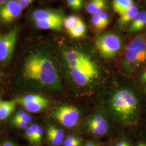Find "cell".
Returning <instances> with one entry per match:
<instances>
[{
	"label": "cell",
	"instance_id": "1",
	"mask_svg": "<svg viewBox=\"0 0 146 146\" xmlns=\"http://www.w3.org/2000/svg\"><path fill=\"white\" fill-rule=\"evenodd\" d=\"M24 78L47 88L58 90L61 80L52 61L42 52L33 53L26 58L23 69Z\"/></svg>",
	"mask_w": 146,
	"mask_h": 146
},
{
	"label": "cell",
	"instance_id": "2",
	"mask_svg": "<svg viewBox=\"0 0 146 146\" xmlns=\"http://www.w3.org/2000/svg\"><path fill=\"white\" fill-rule=\"evenodd\" d=\"M111 104L115 113L125 121L135 119L139 111L138 100L135 94L128 89L117 91L111 98Z\"/></svg>",
	"mask_w": 146,
	"mask_h": 146
},
{
	"label": "cell",
	"instance_id": "3",
	"mask_svg": "<svg viewBox=\"0 0 146 146\" xmlns=\"http://www.w3.org/2000/svg\"><path fill=\"white\" fill-rule=\"evenodd\" d=\"M146 62V38L142 36L134 38L125 49L123 63L127 69L134 71Z\"/></svg>",
	"mask_w": 146,
	"mask_h": 146
},
{
	"label": "cell",
	"instance_id": "4",
	"mask_svg": "<svg viewBox=\"0 0 146 146\" xmlns=\"http://www.w3.org/2000/svg\"><path fill=\"white\" fill-rule=\"evenodd\" d=\"M122 46L121 37L114 33H105L96 40V46L100 54L107 58H114L120 52Z\"/></svg>",
	"mask_w": 146,
	"mask_h": 146
},
{
	"label": "cell",
	"instance_id": "5",
	"mask_svg": "<svg viewBox=\"0 0 146 146\" xmlns=\"http://www.w3.org/2000/svg\"><path fill=\"white\" fill-rule=\"evenodd\" d=\"M70 75L76 84L80 86H85L98 77L99 70L95 63L92 61L80 68L70 69Z\"/></svg>",
	"mask_w": 146,
	"mask_h": 146
},
{
	"label": "cell",
	"instance_id": "6",
	"mask_svg": "<svg viewBox=\"0 0 146 146\" xmlns=\"http://www.w3.org/2000/svg\"><path fill=\"white\" fill-rule=\"evenodd\" d=\"M16 27L3 35L0 41V62H8L11 58L19 34Z\"/></svg>",
	"mask_w": 146,
	"mask_h": 146
},
{
	"label": "cell",
	"instance_id": "7",
	"mask_svg": "<svg viewBox=\"0 0 146 146\" xmlns=\"http://www.w3.org/2000/svg\"><path fill=\"white\" fill-rule=\"evenodd\" d=\"M54 115L62 125L72 128L77 125L80 113L78 109L73 106L63 105L58 108L54 113Z\"/></svg>",
	"mask_w": 146,
	"mask_h": 146
},
{
	"label": "cell",
	"instance_id": "8",
	"mask_svg": "<svg viewBox=\"0 0 146 146\" xmlns=\"http://www.w3.org/2000/svg\"><path fill=\"white\" fill-rule=\"evenodd\" d=\"M23 8L16 0H9L0 9V20L3 23H9L21 15Z\"/></svg>",
	"mask_w": 146,
	"mask_h": 146
},
{
	"label": "cell",
	"instance_id": "9",
	"mask_svg": "<svg viewBox=\"0 0 146 146\" xmlns=\"http://www.w3.org/2000/svg\"><path fill=\"white\" fill-rule=\"evenodd\" d=\"M89 129L93 134L101 135L108 130V125L101 115H96L88 122Z\"/></svg>",
	"mask_w": 146,
	"mask_h": 146
},
{
	"label": "cell",
	"instance_id": "10",
	"mask_svg": "<svg viewBox=\"0 0 146 146\" xmlns=\"http://www.w3.org/2000/svg\"><path fill=\"white\" fill-rule=\"evenodd\" d=\"M32 17L35 21L63 19L62 14L60 11L52 10L34 11L33 13Z\"/></svg>",
	"mask_w": 146,
	"mask_h": 146
},
{
	"label": "cell",
	"instance_id": "11",
	"mask_svg": "<svg viewBox=\"0 0 146 146\" xmlns=\"http://www.w3.org/2000/svg\"><path fill=\"white\" fill-rule=\"evenodd\" d=\"M63 21L64 19L36 21L35 24L37 27L40 29L61 31L63 26Z\"/></svg>",
	"mask_w": 146,
	"mask_h": 146
},
{
	"label": "cell",
	"instance_id": "12",
	"mask_svg": "<svg viewBox=\"0 0 146 146\" xmlns=\"http://www.w3.org/2000/svg\"><path fill=\"white\" fill-rule=\"evenodd\" d=\"M146 25V11H139L131 22L128 31L134 33L141 30Z\"/></svg>",
	"mask_w": 146,
	"mask_h": 146
},
{
	"label": "cell",
	"instance_id": "13",
	"mask_svg": "<svg viewBox=\"0 0 146 146\" xmlns=\"http://www.w3.org/2000/svg\"><path fill=\"white\" fill-rule=\"evenodd\" d=\"M108 8L106 0H90L86 9L89 14L95 15L104 11Z\"/></svg>",
	"mask_w": 146,
	"mask_h": 146
},
{
	"label": "cell",
	"instance_id": "14",
	"mask_svg": "<svg viewBox=\"0 0 146 146\" xmlns=\"http://www.w3.org/2000/svg\"><path fill=\"white\" fill-rule=\"evenodd\" d=\"M48 100L44 98L43 99L31 102H27L21 104L27 110L31 113H37L41 111L48 105Z\"/></svg>",
	"mask_w": 146,
	"mask_h": 146
},
{
	"label": "cell",
	"instance_id": "15",
	"mask_svg": "<svg viewBox=\"0 0 146 146\" xmlns=\"http://www.w3.org/2000/svg\"><path fill=\"white\" fill-rule=\"evenodd\" d=\"M139 12L138 8L135 5H133L129 7L127 11H125L123 14L120 15L119 24L121 28H123L125 25L131 22L135 17V16Z\"/></svg>",
	"mask_w": 146,
	"mask_h": 146
},
{
	"label": "cell",
	"instance_id": "16",
	"mask_svg": "<svg viewBox=\"0 0 146 146\" xmlns=\"http://www.w3.org/2000/svg\"><path fill=\"white\" fill-rule=\"evenodd\" d=\"M16 100L2 102L0 106V120L8 117L15 108Z\"/></svg>",
	"mask_w": 146,
	"mask_h": 146
},
{
	"label": "cell",
	"instance_id": "17",
	"mask_svg": "<svg viewBox=\"0 0 146 146\" xmlns=\"http://www.w3.org/2000/svg\"><path fill=\"white\" fill-rule=\"evenodd\" d=\"M133 5V0H113V2L114 10L120 15Z\"/></svg>",
	"mask_w": 146,
	"mask_h": 146
},
{
	"label": "cell",
	"instance_id": "18",
	"mask_svg": "<svg viewBox=\"0 0 146 146\" xmlns=\"http://www.w3.org/2000/svg\"><path fill=\"white\" fill-rule=\"evenodd\" d=\"M86 26L82 21L68 31L70 36L74 38H78L83 36L86 31Z\"/></svg>",
	"mask_w": 146,
	"mask_h": 146
},
{
	"label": "cell",
	"instance_id": "19",
	"mask_svg": "<svg viewBox=\"0 0 146 146\" xmlns=\"http://www.w3.org/2000/svg\"><path fill=\"white\" fill-rule=\"evenodd\" d=\"M63 56L67 62L69 61L76 60L84 59L89 57L83 52H79L76 50H70L68 51H64L63 52Z\"/></svg>",
	"mask_w": 146,
	"mask_h": 146
},
{
	"label": "cell",
	"instance_id": "20",
	"mask_svg": "<svg viewBox=\"0 0 146 146\" xmlns=\"http://www.w3.org/2000/svg\"><path fill=\"white\" fill-rule=\"evenodd\" d=\"M81 21V19L77 16H70L64 19L63 26L68 31Z\"/></svg>",
	"mask_w": 146,
	"mask_h": 146
},
{
	"label": "cell",
	"instance_id": "21",
	"mask_svg": "<svg viewBox=\"0 0 146 146\" xmlns=\"http://www.w3.org/2000/svg\"><path fill=\"white\" fill-rule=\"evenodd\" d=\"M43 98H44V97H43L41 95H39L30 94V95H28L27 96H25L22 98L16 100L17 102H18L19 104H24V103L31 102H33V101H35L37 100H40Z\"/></svg>",
	"mask_w": 146,
	"mask_h": 146
},
{
	"label": "cell",
	"instance_id": "22",
	"mask_svg": "<svg viewBox=\"0 0 146 146\" xmlns=\"http://www.w3.org/2000/svg\"><path fill=\"white\" fill-rule=\"evenodd\" d=\"M38 126L36 123H33L31 125L27 128L26 131V135L27 139L31 143H34V139Z\"/></svg>",
	"mask_w": 146,
	"mask_h": 146
},
{
	"label": "cell",
	"instance_id": "23",
	"mask_svg": "<svg viewBox=\"0 0 146 146\" xmlns=\"http://www.w3.org/2000/svg\"><path fill=\"white\" fill-rule=\"evenodd\" d=\"M91 20L95 28L97 30H102L106 28L98 14L93 15Z\"/></svg>",
	"mask_w": 146,
	"mask_h": 146
},
{
	"label": "cell",
	"instance_id": "24",
	"mask_svg": "<svg viewBox=\"0 0 146 146\" xmlns=\"http://www.w3.org/2000/svg\"><path fill=\"white\" fill-rule=\"evenodd\" d=\"M47 135L48 139L53 145L58 146L63 144V139L58 137V136L55 135L52 133L47 131Z\"/></svg>",
	"mask_w": 146,
	"mask_h": 146
},
{
	"label": "cell",
	"instance_id": "25",
	"mask_svg": "<svg viewBox=\"0 0 146 146\" xmlns=\"http://www.w3.org/2000/svg\"><path fill=\"white\" fill-rule=\"evenodd\" d=\"M68 5L74 11L81 9L83 5V0H67Z\"/></svg>",
	"mask_w": 146,
	"mask_h": 146
},
{
	"label": "cell",
	"instance_id": "26",
	"mask_svg": "<svg viewBox=\"0 0 146 146\" xmlns=\"http://www.w3.org/2000/svg\"><path fill=\"white\" fill-rule=\"evenodd\" d=\"M50 133H52L53 134H54L55 135L58 136V137L59 138H61L62 139H63L64 137V133L63 132V131L61 129H59L58 128L55 127H54V126H50L48 129V131Z\"/></svg>",
	"mask_w": 146,
	"mask_h": 146
},
{
	"label": "cell",
	"instance_id": "27",
	"mask_svg": "<svg viewBox=\"0 0 146 146\" xmlns=\"http://www.w3.org/2000/svg\"><path fill=\"white\" fill-rule=\"evenodd\" d=\"M43 134V129L42 128V127L38 125L35 135L34 143L39 144L41 143V142L42 141Z\"/></svg>",
	"mask_w": 146,
	"mask_h": 146
},
{
	"label": "cell",
	"instance_id": "28",
	"mask_svg": "<svg viewBox=\"0 0 146 146\" xmlns=\"http://www.w3.org/2000/svg\"><path fill=\"white\" fill-rule=\"evenodd\" d=\"M98 14L99 15L100 17L101 18V20L102 21L104 26L106 27V28L110 23V18H109V16L108 15V14L105 11H102Z\"/></svg>",
	"mask_w": 146,
	"mask_h": 146
},
{
	"label": "cell",
	"instance_id": "29",
	"mask_svg": "<svg viewBox=\"0 0 146 146\" xmlns=\"http://www.w3.org/2000/svg\"><path fill=\"white\" fill-rule=\"evenodd\" d=\"M11 122L13 125L19 128L25 129L28 126L27 123L20 120H11Z\"/></svg>",
	"mask_w": 146,
	"mask_h": 146
},
{
	"label": "cell",
	"instance_id": "30",
	"mask_svg": "<svg viewBox=\"0 0 146 146\" xmlns=\"http://www.w3.org/2000/svg\"><path fill=\"white\" fill-rule=\"evenodd\" d=\"M21 7L24 9L29 5L34 0H16Z\"/></svg>",
	"mask_w": 146,
	"mask_h": 146
},
{
	"label": "cell",
	"instance_id": "31",
	"mask_svg": "<svg viewBox=\"0 0 146 146\" xmlns=\"http://www.w3.org/2000/svg\"><path fill=\"white\" fill-rule=\"evenodd\" d=\"M17 120H20L22 121H23L24 122L26 123L28 125L31 122L32 120V116L31 115L28 114H25V115H23L22 117H21L20 119H17Z\"/></svg>",
	"mask_w": 146,
	"mask_h": 146
},
{
	"label": "cell",
	"instance_id": "32",
	"mask_svg": "<svg viewBox=\"0 0 146 146\" xmlns=\"http://www.w3.org/2000/svg\"><path fill=\"white\" fill-rule=\"evenodd\" d=\"M25 114H26V112L23 110H19L16 113L15 115L14 116V117H13L12 120H15L19 119L21 118V117H22L23 115H25Z\"/></svg>",
	"mask_w": 146,
	"mask_h": 146
},
{
	"label": "cell",
	"instance_id": "33",
	"mask_svg": "<svg viewBox=\"0 0 146 146\" xmlns=\"http://www.w3.org/2000/svg\"><path fill=\"white\" fill-rule=\"evenodd\" d=\"M2 146H17L15 143L10 141H6L3 143Z\"/></svg>",
	"mask_w": 146,
	"mask_h": 146
},
{
	"label": "cell",
	"instance_id": "34",
	"mask_svg": "<svg viewBox=\"0 0 146 146\" xmlns=\"http://www.w3.org/2000/svg\"><path fill=\"white\" fill-rule=\"evenodd\" d=\"M115 146H130V145L127 141H122L119 142Z\"/></svg>",
	"mask_w": 146,
	"mask_h": 146
},
{
	"label": "cell",
	"instance_id": "35",
	"mask_svg": "<svg viewBox=\"0 0 146 146\" xmlns=\"http://www.w3.org/2000/svg\"><path fill=\"white\" fill-rule=\"evenodd\" d=\"M141 80L142 82H143L144 83H146V70L142 74Z\"/></svg>",
	"mask_w": 146,
	"mask_h": 146
},
{
	"label": "cell",
	"instance_id": "36",
	"mask_svg": "<svg viewBox=\"0 0 146 146\" xmlns=\"http://www.w3.org/2000/svg\"><path fill=\"white\" fill-rule=\"evenodd\" d=\"M9 0H0V9L7 3Z\"/></svg>",
	"mask_w": 146,
	"mask_h": 146
},
{
	"label": "cell",
	"instance_id": "37",
	"mask_svg": "<svg viewBox=\"0 0 146 146\" xmlns=\"http://www.w3.org/2000/svg\"><path fill=\"white\" fill-rule=\"evenodd\" d=\"M80 144H81V142H80V141H79V142H75V143H73L72 145L69 146H80Z\"/></svg>",
	"mask_w": 146,
	"mask_h": 146
},
{
	"label": "cell",
	"instance_id": "38",
	"mask_svg": "<svg viewBox=\"0 0 146 146\" xmlns=\"http://www.w3.org/2000/svg\"><path fill=\"white\" fill-rule=\"evenodd\" d=\"M137 146H146V143L145 142H140L137 145Z\"/></svg>",
	"mask_w": 146,
	"mask_h": 146
},
{
	"label": "cell",
	"instance_id": "39",
	"mask_svg": "<svg viewBox=\"0 0 146 146\" xmlns=\"http://www.w3.org/2000/svg\"><path fill=\"white\" fill-rule=\"evenodd\" d=\"M85 146H97L96 145H95L94 143H88L87 145H86Z\"/></svg>",
	"mask_w": 146,
	"mask_h": 146
},
{
	"label": "cell",
	"instance_id": "40",
	"mask_svg": "<svg viewBox=\"0 0 146 146\" xmlns=\"http://www.w3.org/2000/svg\"><path fill=\"white\" fill-rule=\"evenodd\" d=\"M2 36H3V35H1V34H0V41H1V40L2 39Z\"/></svg>",
	"mask_w": 146,
	"mask_h": 146
},
{
	"label": "cell",
	"instance_id": "41",
	"mask_svg": "<svg viewBox=\"0 0 146 146\" xmlns=\"http://www.w3.org/2000/svg\"><path fill=\"white\" fill-rule=\"evenodd\" d=\"M2 101H1V99H0V106H1V104H2Z\"/></svg>",
	"mask_w": 146,
	"mask_h": 146
},
{
	"label": "cell",
	"instance_id": "42",
	"mask_svg": "<svg viewBox=\"0 0 146 146\" xmlns=\"http://www.w3.org/2000/svg\"><path fill=\"white\" fill-rule=\"evenodd\" d=\"M145 93L146 94V87L145 88Z\"/></svg>",
	"mask_w": 146,
	"mask_h": 146
},
{
	"label": "cell",
	"instance_id": "43",
	"mask_svg": "<svg viewBox=\"0 0 146 146\" xmlns=\"http://www.w3.org/2000/svg\"><path fill=\"white\" fill-rule=\"evenodd\" d=\"M1 75H2V74H1V71H0V78H1Z\"/></svg>",
	"mask_w": 146,
	"mask_h": 146
},
{
	"label": "cell",
	"instance_id": "44",
	"mask_svg": "<svg viewBox=\"0 0 146 146\" xmlns=\"http://www.w3.org/2000/svg\"><path fill=\"white\" fill-rule=\"evenodd\" d=\"M0 146H1V145H0Z\"/></svg>",
	"mask_w": 146,
	"mask_h": 146
},
{
	"label": "cell",
	"instance_id": "45",
	"mask_svg": "<svg viewBox=\"0 0 146 146\" xmlns=\"http://www.w3.org/2000/svg\"></svg>",
	"mask_w": 146,
	"mask_h": 146
}]
</instances>
